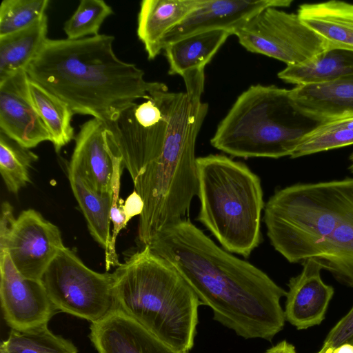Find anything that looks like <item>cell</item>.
Wrapping results in <instances>:
<instances>
[{
  "label": "cell",
  "mask_w": 353,
  "mask_h": 353,
  "mask_svg": "<svg viewBox=\"0 0 353 353\" xmlns=\"http://www.w3.org/2000/svg\"><path fill=\"white\" fill-rule=\"evenodd\" d=\"M110 150L113 158L112 203L110 211V219L113 228L109 247L105 252V262L107 271L111 267L117 268L121 264L116 251V241L119 232L125 228L129 221L123 210L122 200L119 199L121 176L124 166L121 158L110 148Z\"/></svg>",
  "instance_id": "obj_31"
},
{
  "label": "cell",
  "mask_w": 353,
  "mask_h": 353,
  "mask_svg": "<svg viewBox=\"0 0 353 353\" xmlns=\"http://www.w3.org/2000/svg\"><path fill=\"white\" fill-rule=\"evenodd\" d=\"M353 144V117L319 123L301 139L291 158Z\"/></svg>",
  "instance_id": "obj_27"
},
{
  "label": "cell",
  "mask_w": 353,
  "mask_h": 353,
  "mask_svg": "<svg viewBox=\"0 0 353 353\" xmlns=\"http://www.w3.org/2000/svg\"><path fill=\"white\" fill-rule=\"evenodd\" d=\"M144 207L140 195L135 191L130 194L123 203V208L128 221L137 215H141Z\"/></svg>",
  "instance_id": "obj_33"
},
{
  "label": "cell",
  "mask_w": 353,
  "mask_h": 353,
  "mask_svg": "<svg viewBox=\"0 0 353 353\" xmlns=\"http://www.w3.org/2000/svg\"><path fill=\"white\" fill-rule=\"evenodd\" d=\"M263 219L272 245L288 262L314 259L353 288V178L279 190Z\"/></svg>",
  "instance_id": "obj_3"
},
{
  "label": "cell",
  "mask_w": 353,
  "mask_h": 353,
  "mask_svg": "<svg viewBox=\"0 0 353 353\" xmlns=\"http://www.w3.org/2000/svg\"><path fill=\"white\" fill-rule=\"evenodd\" d=\"M301 265V273L288 284L284 310L285 321L297 330L321 324L334 294V288L321 279L322 268L316 260L308 259Z\"/></svg>",
  "instance_id": "obj_16"
},
{
  "label": "cell",
  "mask_w": 353,
  "mask_h": 353,
  "mask_svg": "<svg viewBox=\"0 0 353 353\" xmlns=\"http://www.w3.org/2000/svg\"><path fill=\"white\" fill-rule=\"evenodd\" d=\"M117 308L172 350L193 347L200 301L179 272L148 245L113 272Z\"/></svg>",
  "instance_id": "obj_5"
},
{
  "label": "cell",
  "mask_w": 353,
  "mask_h": 353,
  "mask_svg": "<svg viewBox=\"0 0 353 353\" xmlns=\"http://www.w3.org/2000/svg\"><path fill=\"white\" fill-rule=\"evenodd\" d=\"M265 353H296L293 345L286 341H282L268 349Z\"/></svg>",
  "instance_id": "obj_34"
},
{
  "label": "cell",
  "mask_w": 353,
  "mask_h": 353,
  "mask_svg": "<svg viewBox=\"0 0 353 353\" xmlns=\"http://www.w3.org/2000/svg\"><path fill=\"white\" fill-rule=\"evenodd\" d=\"M112 14V7L103 0H81L64 23L67 39L75 40L99 35L102 23Z\"/></svg>",
  "instance_id": "obj_29"
},
{
  "label": "cell",
  "mask_w": 353,
  "mask_h": 353,
  "mask_svg": "<svg viewBox=\"0 0 353 353\" xmlns=\"http://www.w3.org/2000/svg\"><path fill=\"white\" fill-rule=\"evenodd\" d=\"M161 92L105 122L108 145L121 158L133 183L161 152L168 125Z\"/></svg>",
  "instance_id": "obj_9"
},
{
  "label": "cell",
  "mask_w": 353,
  "mask_h": 353,
  "mask_svg": "<svg viewBox=\"0 0 353 353\" xmlns=\"http://www.w3.org/2000/svg\"><path fill=\"white\" fill-rule=\"evenodd\" d=\"M48 16L19 31L0 37V81L26 70L47 40Z\"/></svg>",
  "instance_id": "obj_22"
},
{
  "label": "cell",
  "mask_w": 353,
  "mask_h": 353,
  "mask_svg": "<svg viewBox=\"0 0 353 353\" xmlns=\"http://www.w3.org/2000/svg\"><path fill=\"white\" fill-rule=\"evenodd\" d=\"M201 222L230 252L249 256L261 241L260 178L222 154L196 159Z\"/></svg>",
  "instance_id": "obj_6"
},
{
  "label": "cell",
  "mask_w": 353,
  "mask_h": 353,
  "mask_svg": "<svg viewBox=\"0 0 353 353\" xmlns=\"http://www.w3.org/2000/svg\"><path fill=\"white\" fill-rule=\"evenodd\" d=\"M98 353H181L159 341L119 309L90 327Z\"/></svg>",
  "instance_id": "obj_17"
},
{
  "label": "cell",
  "mask_w": 353,
  "mask_h": 353,
  "mask_svg": "<svg viewBox=\"0 0 353 353\" xmlns=\"http://www.w3.org/2000/svg\"><path fill=\"white\" fill-rule=\"evenodd\" d=\"M0 274L1 305L7 325L18 330L48 325L57 312L41 280L21 275L6 252L0 253Z\"/></svg>",
  "instance_id": "obj_12"
},
{
  "label": "cell",
  "mask_w": 353,
  "mask_h": 353,
  "mask_svg": "<svg viewBox=\"0 0 353 353\" xmlns=\"http://www.w3.org/2000/svg\"><path fill=\"white\" fill-rule=\"evenodd\" d=\"M333 353H353V345L343 344L335 349Z\"/></svg>",
  "instance_id": "obj_35"
},
{
  "label": "cell",
  "mask_w": 353,
  "mask_h": 353,
  "mask_svg": "<svg viewBox=\"0 0 353 353\" xmlns=\"http://www.w3.org/2000/svg\"><path fill=\"white\" fill-rule=\"evenodd\" d=\"M248 51L286 63H307L329 49L327 42L307 27L297 14L267 8L235 34Z\"/></svg>",
  "instance_id": "obj_10"
},
{
  "label": "cell",
  "mask_w": 353,
  "mask_h": 353,
  "mask_svg": "<svg viewBox=\"0 0 353 353\" xmlns=\"http://www.w3.org/2000/svg\"><path fill=\"white\" fill-rule=\"evenodd\" d=\"M290 95L296 112L317 124L353 117V75L296 85Z\"/></svg>",
  "instance_id": "obj_18"
},
{
  "label": "cell",
  "mask_w": 353,
  "mask_h": 353,
  "mask_svg": "<svg viewBox=\"0 0 353 353\" xmlns=\"http://www.w3.org/2000/svg\"><path fill=\"white\" fill-rule=\"evenodd\" d=\"M161 94L168 120L161 152L133 183L144 203L138 227L143 247L164 227L183 219L198 194L195 145L208 109L201 97Z\"/></svg>",
  "instance_id": "obj_4"
},
{
  "label": "cell",
  "mask_w": 353,
  "mask_h": 353,
  "mask_svg": "<svg viewBox=\"0 0 353 353\" xmlns=\"http://www.w3.org/2000/svg\"><path fill=\"white\" fill-rule=\"evenodd\" d=\"M343 344L353 345V307L330 331L320 352H333Z\"/></svg>",
  "instance_id": "obj_32"
},
{
  "label": "cell",
  "mask_w": 353,
  "mask_h": 353,
  "mask_svg": "<svg viewBox=\"0 0 353 353\" xmlns=\"http://www.w3.org/2000/svg\"><path fill=\"white\" fill-rule=\"evenodd\" d=\"M74 196L86 219L89 231L105 250L110 242V211L112 193L103 194L91 189L76 174H68Z\"/></svg>",
  "instance_id": "obj_24"
},
{
  "label": "cell",
  "mask_w": 353,
  "mask_h": 353,
  "mask_svg": "<svg viewBox=\"0 0 353 353\" xmlns=\"http://www.w3.org/2000/svg\"><path fill=\"white\" fill-rule=\"evenodd\" d=\"M318 353H333V352H322L319 351Z\"/></svg>",
  "instance_id": "obj_37"
},
{
  "label": "cell",
  "mask_w": 353,
  "mask_h": 353,
  "mask_svg": "<svg viewBox=\"0 0 353 353\" xmlns=\"http://www.w3.org/2000/svg\"><path fill=\"white\" fill-rule=\"evenodd\" d=\"M111 35L80 39H47L26 68L30 79L65 102L73 113L112 121L138 99L168 91L160 82L145 80L135 64L114 53Z\"/></svg>",
  "instance_id": "obj_2"
},
{
  "label": "cell",
  "mask_w": 353,
  "mask_h": 353,
  "mask_svg": "<svg viewBox=\"0 0 353 353\" xmlns=\"http://www.w3.org/2000/svg\"><path fill=\"white\" fill-rule=\"evenodd\" d=\"M297 14L329 48L353 51V3L337 0L304 3Z\"/></svg>",
  "instance_id": "obj_20"
},
{
  "label": "cell",
  "mask_w": 353,
  "mask_h": 353,
  "mask_svg": "<svg viewBox=\"0 0 353 353\" xmlns=\"http://www.w3.org/2000/svg\"><path fill=\"white\" fill-rule=\"evenodd\" d=\"M209 307L213 319L245 339L271 341L285 325L287 292L250 263L219 247L190 220L159 231L148 245Z\"/></svg>",
  "instance_id": "obj_1"
},
{
  "label": "cell",
  "mask_w": 353,
  "mask_h": 353,
  "mask_svg": "<svg viewBox=\"0 0 353 353\" xmlns=\"http://www.w3.org/2000/svg\"><path fill=\"white\" fill-rule=\"evenodd\" d=\"M30 91L37 110L47 128L55 151L59 152L73 138L74 114L69 105L35 81L30 79Z\"/></svg>",
  "instance_id": "obj_25"
},
{
  "label": "cell",
  "mask_w": 353,
  "mask_h": 353,
  "mask_svg": "<svg viewBox=\"0 0 353 353\" xmlns=\"http://www.w3.org/2000/svg\"><path fill=\"white\" fill-rule=\"evenodd\" d=\"M38 156L0 132V172L10 192L17 194L30 182V168Z\"/></svg>",
  "instance_id": "obj_28"
},
{
  "label": "cell",
  "mask_w": 353,
  "mask_h": 353,
  "mask_svg": "<svg viewBox=\"0 0 353 353\" xmlns=\"http://www.w3.org/2000/svg\"><path fill=\"white\" fill-rule=\"evenodd\" d=\"M29 83L25 70L0 81V132L27 149L51 141L34 105Z\"/></svg>",
  "instance_id": "obj_14"
},
{
  "label": "cell",
  "mask_w": 353,
  "mask_h": 353,
  "mask_svg": "<svg viewBox=\"0 0 353 353\" xmlns=\"http://www.w3.org/2000/svg\"><path fill=\"white\" fill-rule=\"evenodd\" d=\"M292 0H202L163 40L165 46L194 34L225 30L231 34L269 8H287ZM164 49V48H163Z\"/></svg>",
  "instance_id": "obj_13"
},
{
  "label": "cell",
  "mask_w": 353,
  "mask_h": 353,
  "mask_svg": "<svg viewBox=\"0 0 353 353\" xmlns=\"http://www.w3.org/2000/svg\"><path fill=\"white\" fill-rule=\"evenodd\" d=\"M49 0H3L0 6V37L23 30L42 18Z\"/></svg>",
  "instance_id": "obj_30"
},
{
  "label": "cell",
  "mask_w": 353,
  "mask_h": 353,
  "mask_svg": "<svg viewBox=\"0 0 353 353\" xmlns=\"http://www.w3.org/2000/svg\"><path fill=\"white\" fill-rule=\"evenodd\" d=\"M350 75H353V51L329 48L307 63L287 65L278 77L299 85L329 82Z\"/></svg>",
  "instance_id": "obj_23"
},
{
  "label": "cell",
  "mask_w": 353,
  "mask_h": 353,
  "mask_svg": "<svg viewBox=\"0 0 353 353\" xmlns=\"http://www.w3.org/2000/svg\"><path fill=\"white\" fill-rule=\"evenodd\" d=\"M74 140L68 174L80 176L96 192L112 194L113 158L106 140L105 122L89 119L80 126Z\"/></svg>",
  "instance_id": "obj_15"
},
{
  "label": "cell",
  "mask_w": 353,
  "mask_h": 353,
  "mask_svg": "<svg viewBox=\"0 0 353 353\" xmlns=\"http://www.w3.org/2000/svg\"><path fill=\"white\" fill-rule=\"evenodd\" d=\"M230 35L225 30H214L165 46L163 50L169 64L168 73L183 77L189 72L204 69Z\"/></svg>",
  "instance_id": "obj_21"
},
{
  "label": "cell",
  "mask_w": 353,
  "mask_h": 353,
  "mask_svg": "<svg viewBox=\"0 0 353 353\" xmlns=\"http://www.w3.org/2000/svg\"><path fill=\"white\" fill-rule=\"evenodd\" d=\"M290 90L250 86L236 99L219 123L210 143L234 157L278 159L290 156L311 129L300 122Z\"/></svg>",
  "instance_id": "obj_7"
},
{
  "label": "cell",
  "mask_w": 353,
  "mask_h": 353,
  "mask_svg": "<svg viewBox=\"0 0 353 353\" xmlns=\"http://www.w3.org/2000/svg\"><path fill=\"white\" fill-rule=\"evenodd\" d=\"M64 247L59 228L34 209L22 211L0 241V253L6 252L20 274L34 280L41 279Z\"/></svg>",
  "instance_id": "obj_11"
},
{
  "label": "cell",
  "mask_w": 353,
  "mask_h": 353,
  "mask_svg": "<svg viewBox=\"0 0 353 353\" xmlns=\"http://www.w3.org/2000/svg\"><path fill=\"white\" fill-rule=\"evenodd\" d=\"M202 0H143L137 19V36L148 58L155 59L164 48L163 40L174 27L199 6Z\"/></svg>",
  "instance_id": "obj_19"
},
{
  "label": "cell",
  "mask_w": 353,
  "mask_h": 353,
  "mask_svg": "<svg viewBox=\"0 0 353 353\" xmlns=\"http://www.w3.org/2000/svg\"><path fill=\"white\" fill-rule=\"evenodd\" d=\"M77 352L71 341L52 333L48 325L24 330L11 329L0 347V353Z\"/></svg>",
  "instance_id": "obj_26"
},
{
  "label": "cell",
  "mask_w": 353,
  "mask_h": 353,
  "mask_svg": "<svg viewBox=\"0 0 353 353\" xmlns=\"http://www.w3.org/2000/svg\"><path fill=\"white\" fill-rule=\"evenodd\" d=\"M41 280L57 312L92 323L117 309L113 273L90 269L65 246L48 265Z\"/></svg>",
  "instance_id": "obj_8"
},
{
  "label": "cell",
  "mask_w": 353,
  "mask_h": 353,
  "mask_svg": "<svg viewBox=\"0 0 353 353\" xmlns=\"http://www.w3.org/2000/svg\"><path fill=\"white\" fill-rule=\"evenodd\" d=\"M349 160L350 161V164L348 169L352 173H353V152L350 155Z\"/></svg>",
  "instance_id": "obj_36"
}]
</instances>
